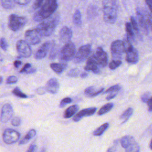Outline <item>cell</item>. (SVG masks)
Instances as JSON below:
<instances>
[{"mask_svg": "<svg viewBox=\"0 0 152 152\" xmlns=\"http://www.w3.org/2000/svg\"><path fill=\"white\" fill-rule=\"evenodd\" d=\"M57 8L56 0H47L34 12L33 19L35 21H42L51 17Z\"/></svg>", "mask_w": 152, "mask_h": 152, "instance_id": "6da1fadb", "label": "cell"}, {"mask_svg": "<svg viewBox=\"0 0 152 152\" xmlns=\"http://www.w3.org/2000/svg\"><path fill=\"white\" fill-rule=\"evenodd\" d=\"M102 10L104 21L108 24H114L118 17L116 0H103Z\"/></svg>", "mask_w": 152, "mask_h": 152, "instance_id": "7a4b0ae2", "label": "cell"}, {"mask_svg": "<svg viewBox=\"0 0 152 152\" xmlns=\"http://www.w3.org/2000/svg\"><path fill=\"white\" fill-rule=\"evenodd\" d=\"M59 20V17L56 14L52 15L40 22L35 28L42 36H49L54 32Z\"/></svg>", "mask_w": 152, "mask_h": 152, "instance_id": "3957f363", "label": "cell"}, {"mask_svg": "<svg viewBox=\"0 0 152 152\" xmlns=\"http://www.w3.org/2000/svg\"><path fill=\"white\" fill-rule=\"evenodd\" d=\"M76 54V48L72 42H69L65 44V45L61 49L59 53V60L65 63L74 59Z\"/></svg>", "mask_w": 152, "mask_h": 152, "instance_id": "277c9868", "label": "cell"}, {"mask_svg": "<svg viewBox=\"0 0 152 152\" xmlns=\"http://www.w3.org/2000/svg\"><path fill=\"white\" fill-rule=\"evenodd\" d=\"M27 21V20L25 17L11 14L8 17V27L11 30L17 31L26 25Z\"/></svg>", "mask_w": 152, "mask_h": 152, "instance_id": "5b68a950", "label": "cell"}, {"mask_svg": "<svg viewBox=\"0 0 152 152\" xmlns=\"http://www.w3.org/2000/svg\"><path fill=\"white\" fill-rule=\"evenodd\" d=\"M110 52L113 60H120L122 55L125 52L124 42L121 40L113 41L110 45Z\"/></svg>", "mask_w": 152, "mask_h": 152, "instance_id": "8992f818", "label": "cell"}, {"mask_svg": "<svg viewBox=\"0 0 152 152\" xmlns=\"http://www.w3.org/2000/svg\"><path fill=\"white\" fill-rule=\"evenodd\" d=\"M16 49L18 55L21 57L28 58L31 55V48L30 44L26 40H18L16 44Z\"/></svg>", "mask_w": 152, "mask_h": 152, "instance_id": "52a82bcc", "label": "cell"}, {"mask_svg": "<svg viewBox=\"0 0 152 152\" xmlns=\"http://www.w3.org/2000/svg\"><path fill=\"white\" fill-rule=\"evenodd\" d=\"M91 46L90 44H87L81 46L75 54L73 59L74 63H80L87 59L91 52Z\"/></svg>", "mask_w": 152, "mask_h": 152, "instance_id": "ba28073f", "label": "cell"}, {"mask_svg": "<svg viewBox=\"0 0 152 152\" xmlns=\"http://www.w3.org/2000/svg\"><path fill=\"white\" fill-rule=\"evenodd\" d=\"M20 138V134L12 129H6L2 134V139L5 143L11 144L16 142Z\"/></svg>", "mask_w": 152, "mask_h": 152, "instance_id": "9c48e42d", "label": "cell"}, {"mask_svg": "<svg viewBox=\"0 0 152 152\" xmlns=\"http://www.w3.org/2000/svg\"><path fill=\"white\" fill-rule=\"evenodd\" d=\"M25 40L30 45H35L39 43L41 41L42 36L39 32L34 29L28 30L25 32Z\"/></svg>", "mask_w": 152, "mask_h": 152, "instance_id": "30bf717a", "label": "cell"}, {"mask_svg": "<svg viewBox=\"0 0 152 152\" xmlns=\"http://www.w3.org/2000/svg\"><path fill=\"white\" fill-rule=\"evenodd\" d=\"M94 56L100 68H104L106 66L108 63V56L106 52L102 47H98L96 49Z\"/></svg>", "mask_w": 152, "mask_h": 152, "instance_id": "8fae6325", "label": "cell"}, {"mask_svg": "<svg viewBox=\"0 0 152 152\" xmlns=\"http://www.w3.org/2000/svg\"><path fill=\"white\" fill-rule=\"evenodd\" d=\"M13 115V109L10 103L4 104L1 109V122L7 123L10 121Z\"/></svg>", "mask_w": 152, "mask_h": 152, "instance_id": "7c38bea8", "label": "cell"}, {"mask_svg": "<svg viewBox=\"0 0 152 152\" xmlns=\"http://www.w3.org/2000/svg\"><path fill=\"white\" fill-rule=\"evenodd\" d=\"M84 69L86 71H91L94 74H99L100 72V66L94 55L88 57Z\"/></svg>", "mask_w": 152, "mask_h": 152, "instance_id": "4fadbf2b", "label": "cell"}, {"mask_svg": "<svg viewBox=\"0 0 152 152\" xmlns=\"http://www.w3.org/2000/svg\"><path fill=\"white\" fill-rule=\"evenodd\" d=\"M72 37V30L67 27L64 26L59 31V40L65 44L70 42V40Z\"/></svg>", "mask_w": 152, "mask_h": 152, "instance_id": "5bb4252c", "label": "cell"}, {"mask_svg": "<svg viewBox=\"0 0 152 152\" xmlns=\"http://www.w3.org/2000/svg\"><path fill=\"white\" fill-rule=\"evenodd\" d=\"M97 108L96 107H91L84 109L76 113L73 117V121L74 122H78L83 118L85 116H91L95 113Z\"/></svg>", "mask_w": 152, "mask_h": 152, "instance_id": "9a60e30c", "label": "cell"}, {"mask_svg": "<svg viewBox=\"0 0 152 152\" xmlns=\"http://www.w3.org/2000/svg\"><path fill=\"white\" fill-rule=\"evenodd\" d=\"M50 46L51 44L50 42H46L43 43L36 52L34 54V58L36 59H41L44 58L50 49Z\"/></svg>", "mask_w": 152, "mask_h": 152, "instance_id": "2e32d148", "label": "cell"}, {"mask_svg": "<svg viewBox=\"0 0 152 152\" xmlns=\"http://www.w3.org/2000/svg\"><path fill=\"white\" fill-rule=\"evenodd\" d=\"M59 88V83L58 80L55 78L49 79L45 86V90L49 93L55 94L58 91Z\"/></svg>", "mask_w": 152, "mask_h": 152, "instance_id": "e0dca14e", "label": "cell"}, {"mask_svg": "<svg viewBox=\"0 0 152 152\" xmlns=\"http://www.w3.org/2000/svg\"><path fill=\"white\" fill-rule=\"evenodd\" d=\"M126 61L130 64H135L138 61L139 55L137 50L132 46L126 51Z\"/></svg>", "mask_w": 152, "mask_h": 152, "instance_id": "ac0fdd59", "label": "cell"}, {"mask_svg": "<svg viewBox=\"0 0 152 152\" xmlns=\"http://www.w3.org/2000/svg\"><path fill=\"white\" fill-rule=\"evenodd\" d=\"M137 20L138 22V24L140 26L142 30V32L147 34L148 32V24L147 23V20L145 19V17L140 11V10L137 8Z\"/></svg>", "mask_w": 152, "mask_h": 152, "instance_id": "d6986e66", "label": "cell"}, {"mask_svg": "<svg viewBox=\"0 0 152 152\" xmlns=\"http://www.w3.org/2000/svg\"><path fill=\"white\" fill-rule=\"evenodd\" d=\"M103 87H101L99 89H97L94 86H90L85 89L84 94L88 97H93L103 92Z\"/></svg>", "mask_w": 152, "mask_h": 152, "instance_id": "ffe728a7", "label": "cell"}, {"mask_svg": "<svg viewBox=\"0 0 152 152\" xmlns=\"http://www.w3.org/2000/svg\"><path fill=\"white\" fill-rule=\"evenodd\" d=\"M36 130H35V129H30V130L27 133V134L24 136V137L23 138L19 141L18 144H19L20 145H24V144H27L32 138H33V137L36 135Z\"/></svg>", "mask_w": 152, "mask_h": 152, "instance_id": "44dd1931", "label": "cell"}, {"mask_svg": "<svg viewBox=\"0 0 152 152\" xmlns=\"http://www.w3.org/2000/svg\"><path fill=\"white\" fill-rule=\"evenodd\" d=\"M134 142H135L134 138L131 135L124 136L120 140L121 144L122 147L124 148H126L128 146H129L130 144Z\"/></svg>", "mask_w": 152, "mask_h": 152, "instance_id": "7402d4cb", "label": "cell"}, {"mask_svg": "<svg viewBox=\"0 0 152 152\" xmlns=\"http://www.w3.org/2000/svg\"><path fill=\"white\" fill-rule=\"evenodd\" d=\"M78 109V106L77 104H74L69 106L65 110L64 114V117L65 118H71V116L75 115Z\"/></svg>", "mask_w": 152, "mask_h": 152, "instance_id": "603a6c76", "label": "cell"}, {"mask_svg": "<svg viewBox=\"0 0 152 152\" xmlns=\"http://www.w3.org/2000/svg\"><path fill=\"white\" fill-rule=\"evenodd\" d=\"M50 66L54 72L60 74L64 71L65 68L66 67V65L65 63H52L50 64Z\"/></svg>", "mask_w": 152, "mask_h": 152, "instance_id": "cb8c5ba5", "label": "cell"}, {"mask_svg": "<svg viewBox=\"0 0 152 152\" xmlns=\"http://www.w3.org/2000/svg\"><path fill=\"white\" fill-rule=\"evenodd\" d=\"M73 23L75 26L79 27L81 25L82 23V19H81V14L79 10H76L74 12L72 17Z\"/></svg>", "mask_w": 152, "mask_h": 152, "instance_id": "d4e9b609", "label": "cell"}, {"mask_svg": "<svg viewBox=\"0 0 152 152\" xmlns=\"http://www.w3.org/2000/svg\"><path fill=\"white\" fill-rule=\"evenodd\" d=\"M133 113V109L132 107H128L126 109L121 115L120 119L122 120V124L126 122L128 119L131 116Z\"/></svg>", "mask_w": 152, "mask_h": 152, "instance_id": "484cf974", "label": "cell"}, {"mask_svg": "<svg viewBox=\"0 0 152 152\" xmlns=\"http://www.w3.org/2000/svg\"><path fill=\"white\" fill-rule=\"evenodd\" d=\"M125 29L126 31V36L128 37V39L131 41H134L135 40V34L134 32L133 31V29L132 28L131 24L130 23H126L125 24Z\"/></svg>", "mask_w": 152, "mask_h": 152, "instance_id": "4316f807", "label": "cell"}, {"mask_svg": "<svg viewBox=\"0 0 152 152\" xmlns=\"http://www.w3.org/2000/svg\"><path fill=\"white\" fill-rule=\"evenodd\" d=\"M109 126V124L107 122L103 124L99 127H98L96 130L93 132V135L94 136H100L103 134V132L108 128Z\"/></svg>", "mask_w": 152, "mask_h": 152, "instance_id": "83f0119b", "label": "cell"}, {"mask_svg": "<svg viewBox=\"0 0 152 152\" xmlns=\"http://www.w3.org/2000/svg\"><path fill=\"white\" fill-rule=\"evenodd\" d=\"M113 103H109L106 104L105 105L103 106L98 111V115H103L107 112H109L113 107Z\"/></svg>", "mask_w": 152, "mask_h": 152, "instance_id": "f1b7e54d", "label": "cell"}, {"mask_svg": "<svg viewBox=\"0 0 152 152\" xmlns=\"http://www.w3.org/2000/svg\"><path fill=\"white\" fill-rule=\"evenodd\" d=\"M130 21H131V24L132 26V28L133 29L134 32L136 34V35L137 36H138L140 37V31H139V28H138V24L136 21V20L135 19V18L133 16H131L130 17Z\"/></svg>", "mask_w": 152, "mask_h": 152, "instance_id": "f546056e", "label": "cell"}, {"mask_svg": "<svg viewBox=\"0 0 152 152\" xmlns=\"http://www.w3.org/2000/svg\"><path fill=\"white\" fill-rule=\"evenodd\" d=\"M125 149V152H140V147L139 144L135 142L132 143Z\"/></svg>", "mask_w": 152, "mask_h": 152, "instance_id": "4dcf8cb0", "label": "cell"}, {"mask_svg": "<svg viewBox=\"0 0 152 152\" xmlns=\"http://www.w3.org/2000/svg\"><path fill=\"white\" fill-rule=\"evenodd\" d=\"M36 71V69L31 66V64L29 63L26 64L22 68V69L20 70V72H25L27 74H31Z\"/></svg>", "mask_w": 152, "mask_h": 152, "instance_id": "1f68e13d", "label": "cell"}, {"mask_svg": "<svg viewBox=\"0 0 152 152\" xmlns=\"http://www.w3.org/2000/svg\"><path fill=\"white\" fill-rule=\"evenodd\" d=\"M1 5L5 9H12L14 7V3L12 0H1Z\"/></svg>", "mask_w": 152, "mask_h": 152, "instance_id": "d6a6232c", "label": "cell"}, {"mask_svg": "<svg viewBox=\"0 0 152 152\" xmlns=\"http://www.w3.org/2000/svg\"><path fill=\"white\" fill-rule=\"evenodd\" d=\"M12 93L17 97H18L20 98H23V99H25L27 97V96L24 94V93H23L21 91V90L18 88V87H15L13 90H12Z\"/></svg>", "mask_w": 152, "mask_h": 152, "instance_id": "836d02e7", "label": "cell"}, {"mask_svg": "<svg viewBox=\"0 0 152 152\" xmlns=\"http://www.w3.org/2000/svg\"><path fill=\"white\" fill-rule=\"evenodd\" d=\"M122 64L121 60H112L109 64V68L110 69H115L119 67Z\"/></svg>", "mask_w": 152, "mask_h": 152, "instance_id": "e575fe53", "label": "cell"}, {"mask_svg": "<svg viewBox=\"0 0 152 152\" xmlns=\"http://www.w3.org/2000/svg\"><path fill=\"white\" fill-rule=\"evenodd\" d=\"M121 89V86L119 84H115L109 87L107 90L105 91V93H118Z\"/></svg>", "mask_w": 152, "mask_h": 152, "instance_id": "d590c367", "label": "cell"}, {"mask_svg": "<svg viewBox=\"0 0 152 152\" xmlns=\"http://www.w3.org/2000/svg\"><path fill=\"white\" fill-rule=\"evenodd\" d=\"M80 74V71L77 68H74L69 70L68 72V75L71 77H77Z\"/></svg>", "mask_w": 152, "mask_h": 152, "instance_id": "8d00e7d4", "label": "cell"}, {"mask_svg": "<svg viewBox=\"0 0 152 152\" xmlns=\"http://www.w3.org/2000/svg\"><path fill=\"white\" fill-rule=\"evenodd\" d=\"M57 54V48L56 46V45L53 43V45H52V48L50 52L49 58L51 59H53Z\"/></svg>", "mask_w": 152, "mask_h": 152, "instance_id": "74e56055", "label": "cell"}, {"mask_svg": "<svg viewBox=\"0 0 152 152\" xmlns=\"http://www.w3.org/2000/svg\"><path fill=\"white\" fill-rule=\"evenodd\" d=\"M47 0H34V3L33 4V8L34 10H37L39 8L41 5L45 3Z\"/></svg>", "mask_w": 152, "mask_h": 152, "instance_id": "f35d334b", "label": "cell"}, {"mask_svg": "<svg viewBox=\"0 0 152 152\" xmlns=\"http://www.w3.org/2000/svg\"><path fill=\"white\" fill-rule=\"evenodd\" d=\"M72 102V99L70 97H65L60 102L59 104V107H64L66 104H69L70 103H71Z\"/></svg>", "mask_w": 152, "mask_h": 152, "instance_id": "ab89813d", "label": "cell"}, {"mask_svg": "<svg viewBox=\"0 0 152 152\" xmlns=\"http://www.w3.org/2000/svg\"><path fill=\"white\" fill-rule=\"evenodd\" d=\"M150 98V92H145L144 94H142L141 96V100L143 103H147Z\"/></svg>", "mask_w": 152, "mask_h": 152, "instance_id": "60d3db41", "label": "cell"}, {"mask_svg": "<svg viewBox=\"0 0 152 152\" xmlns=\"http://www.w3.org/2000/svg\"><path fill=\"white\" fill-rule=\"evenodd\" d=\"M21 119L19 117H14L11 120V124L14 126H18L21 124Z\"/></svg>", "mask_w": 152, "mask_h": 152, "instance_id": "b9f144b4", "label": "cell"}, {"mask_svg": "<svg viewBox=\"0 0 152 152\" xmlns=\"http://www.w3.org/2000/svg\"><path fill=\"white\" fill-rule=\"evenodd\" d=\"M8 47V43L6 40V39L4 37H2L1 39V48L4 50H7V48Z\"/></svg>", "mask_w": 152, "mask_h": 152, "instance_id": "7bdbcfd3", "label": "cell"}, {"mask_svg": "<svg viewBox=\"0 0 152 152\" xmlns=\"http://www.w3.org/2000/svg\"><path fill=\"white\" fill-rule=\"evenodd\" d=\"M17 78L15 76L11 75L8 77V78L6 80L7 84H14L17 82Z\"/></svg>", "mask_w": 152, "mask_h": 152, "instance_id": "ee69618b", "label": "cell"}, {"mask_svg": "<svg viewBox=\"0 0 152 152\" xmlns=\"http://www.w3.org/2000/svg\"><path fill=\"white\" fill-rule=\"evenodd\" d=\"M31 0H14V2L20 5H26L28 4Z\"/></svg>", "mask_w": 152, "mask_h": 152, "instance_id": "f6af8a7d", "label": "cell"}, {"mask_svg": "<svg viewBox=\"0 0 152 152\" xmlns=\"http://www.w3.org/2000/svg\"><path fill=\"white\" fill-rule=\"evenodd\" d=\"M37 150V147L36 144H32L30 145V147H28L26 152H36Z\"/></svg>", "mask_w": 152, "mask_h": 152, "instance_id": "bcb514c9", "label": "cell"}, {"mask_svg": "<svg viewBox=\"0 0 152 152\" xmlns=\"http://www.w3.org/2000/svg\"><path fill=\"white\" fill-rule=\"evenodd\" d=\"M146 20H147V24H148V26H149L150 29L151 31H152V17H151L150 15L148 14L147 16Z\"/></svg>", "mask_w": 152, "mask_h": 152, "instance_id": "7dc6e473", "label": "cell"}, {"mask_svg": "<svg viewBox=\"0 0 152 152\" xmlns=\"http://www.w3.org/2000/svg\"><path fill=\"white\" fill-rule=\"evenodd\" d=\"M117 144H118V140H116V141H115L113 145L107 149V152H115L116 150Z\"/></svg>", "mask_w": 152, "mask_h": 152, "instance_id": "c3c4849f", "label": "cell"}, {"mask_svg": "<svg viewBox=\"0 0 152 152\" xmlns=\"http://www.w3.org/2000/svg\"><path fill=\"white\" fill-rule=\"evenodd\" d=\"M117 94H118V93H109L107 96L106 97V99L107 100H111V99H113L114 97H115L116 96Z\"/></svg>", "mask_w": 152, "mask_h": 152, "instance_id": "681fc988", "label": "cell"}, {"mask_svg": "<svg viewBox=\"0 0 152 152\" xmlns=\"http://www.w3.org/2000/svg\"><path fill=\"white\" fill-rule=\"evenodd\" d=\"M147 106H148V110L150 112H152V97L150 98L148 101L147 102Z\"/></svg>", "mask_w": 152, "mask_h": 152, "instance_id": "f907efd6", "label": "cell"}, {"mask_svg": "<svg viewBox=\"0 0 152 152\" xmlns=\"http://www.w3.org/2000/svg\"><path fill=\"white\" fill-rule=\"evenodd\" d=\"M145 1L152 14V0H145Z\"/></svg>", "mask_w": 152, "mask_h": 152, "instance_id": "816d5d0a", "label": "cell"}, {"mask_svg": "<svg viewBox=\"0 0 152 152\" xmlns=\"http://www.w3.org/2000/svg\"><path fill=\"white\" fill-rule=\"evenodd\" d=\"M21 61L20 60H16L14 62V66L16 68H19V66L21 65Z\"/></svg>", "mask_w": 152, "mask_h": 152, "instance_id": "f5cc1de1", "label": "cell"}, {"mask_svg": "<svg viewBox=\"0 0 152 152\" xmlns=\"http://www.w3.org/2000/svg\"><path fill=\"white\" fill-rule=\"evenodd\" d=\"M45 92V90L43 88H38L37 89V93L39 94H44Z\"/></svg>", "mask_w": 152, "mask_h": 152, "instance_id": "db71d44e", "label": "cell"}, {"mask_svg": "<svg viewBox=\"0 0 152 152\" xmlns=\"http://www.w3.org/2000/svg\"><path fill=\"white\" fill-rule=\"evenodd\" d=\"M87 75H88V74H87V72H82V73L80 74V77H81V78H83L87 77Z\"/></svg>", "mask_w": 152, "mask_h": 152, "instance_id": "11a10c76", "label": "cell"}, {"mask_svg": "<svg viewBox=\"0 0 152 152\" xmlns=\"http://www.w3.org/2000/svg\"><path fill=\"white\" fill-rule=\"evenodd\" d=\"M149 147H150V148L152 150V139L150 141V144H149Z\"/></svg>", "mask_w": 152, "mask_h": 152, "instance_id": "9f6ffc18", "label": "cell"}, {"mask_svg": "<svg viewBox=\"0 0 152 152\" xmlns=\"http://www.w3.org/2000/svg\"><path fill=\"white\" fill-rule=\"evenodd\" d=\"M40 152H46V148H42V149L40 150Z\"/></svg>", "mask_w": 152, "mask_h": 152, "instance_id": "6f0895ef", "label": "cell"}, {"mask_svg": "<svg viewBox=\"0 0 152 152\" xmlns=\"http://www.w3.org/2000/svg\"><path fill=\"white\" fill-rule=\"evenodd\" d=\"M2 77H1V83H2Z\"/></svg>", "mask_w": 152, "mask_h": 152, "instance_id": "680465c9", "label": "cell"}]
</instances>
